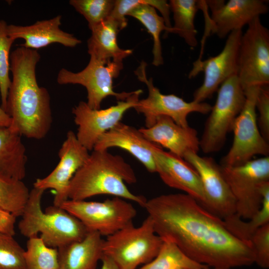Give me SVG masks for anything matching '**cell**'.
<instances>
[{
    "label": "cell",
    "instance_id": "cell-23",
    "mask_svg": "<svg viewBox=\"0 0 269 269\" xmlns=\"http://www.w3.org/2000/svg\"><path fill=\"white\" fill-rule=\"evenodd\" d=\"M102 237L89 231L81 240L58 248V269H95L103 256Z\"/></svg>",
    "mask_w": 269,
    "mask_h": 269
},
{
    "label": "cell",
    "instance_id": "cell-3",
    "mask_svg": "<svg viewBox=\"0 0 269 269\" xmlns=\"http://www.w3.org/2000/svg\"><path fill=\"white\" fill-rule=\"evenodd\" d=\"M136 181L133 168L122 156L108 150L94 149L72 178L68 199L85 200L96 195H109L143 208L147 199L133 193L126 185Z\"/></svg>",
    "mask_w": 269,
    "mask_h": 269
},
{
    "label": "cell",
    "instance_id": "cell-39",
    "mask_svg": "<svg viewBox=\"0 0 269 269\" xmlns=\"http://www.w3.org/2000/svg\"><path fill=\"white\" fill-rule=\"evenodd\" d=\"M4 22L5 21L3 20H0V29L1 28V26H2Z\"/></svg>",
    "mask_w": 269,
    "mask_h": 269
},
{
    "label": "cell",
    "instance_id": "cell-25",
    "mask_svg": "<svg viewBox=\"0 0 269 269\" xmlns=\"http://www.w3.org/2000/svg\"><path fill=\"white\" fill-rule=\"evenodd\" d=\"M21 135L0 127V175L22 180L26 175L27 156Z\"/></svg>",
    "mask_w": 269,
    "mask_h": 269
},
{
    "label": "cell",
    "instance_id": "cell-34",
    "mask_svg": "<svg viewBox=\"0 0 269 269\" xmlns=\"http://www.w3.org/2000/svg\"><path fill=\"white\" fill-rule=\"evenodd\" d=\"M252 243L255 263L260 267L267 269L269 268V223L258 229L252 236Z\"/></svg>",
    "mask_w": 269,
    "mask_h": 269
},
{
    "label": "cell",
    "instance_id": "cell-9",
    "mask_svg": "<svg viewBox=\"0 0 269 269\" xmlns=\"http://www.w3.org/2000/svg\"><path fill=\"white\" fill-rule=\"evenodd\" d=\"M260 87H252L244 90L245 103L233 126V142L222 158L221 165H239L256 155L269 156V142L261 134L257 123L256 102Z\"/></svg>",
    "mask_w": 269,
    "mask_h": 269
},
{
    "label": "cell",
    "instance_id": "cell-36",
    "mask_svg": "<svg viewBox=\"0 0 269 269\" xmlns=\"http://www.w3.org/2000/svg\"><path fill=\"white\" fill-rule=\"evenodd\" d=\"M16 218L11 213L0 208V234L13 236Z\"/></svg>",
    "mask_w": 269,
    "mask_h": 269
},
{
    "label": "cell",
    "instance_id": "cell-24",
    "mask_svg": "<svg viewBox=\"0 0 269 269\" xmlns=\"http://www.w3.org/2000/svg\"><path fill=\"white\" fill-rule=\"evenodd\" d=\"M120 30L118 22L110 17L91 29V35L87 41L90 57L102 61L123 62L132 54L133 50L124 49L119 46L117 36Z\"/></svg>",
    "mask_w": 269,
    "mask_h": 269
},
{
    "label": "cell",
    "instance_id": "cell-17",
    "mask_svg": "<svg viewBox=\"0 0 269 269\" xmlns=\"http://www.w3.org/2000/svg\"><path fill=\"white\" fill-rule=\"evenodd\" d=\"M212 14L205 13L210 32L224 38L232 31L242 30L254 19L269 10L267 1L263 0H206Z\"/></svg>",
    "mask_w": 269,
    "mask_h": 269
},
{
    "label": "cell",
    "instance_id": "cell-38",
    "mask_svg": "<svg viewBox=\"0 0 269 269\" xmlns=\"http://www.w3.org/2000/svg\"><path fill=\"white\" fill-rule=\"evenodd\" d=\"M11 123V118L0 106V127H8Z\"/></svg>",
    "mask_w": 269,
    "mask_h": 269
},
{
    "label": "cell",
    "instance_id": "cell-30",
    "mask_svg": "<svg viewBox=\"0 0 269 269\" xmlns=\"http://www.w3.org/2000/svg\"><path fill=\"white\" fill-rule=\"evenodd\" d=\"M24 257L27 269H58L57 249L49 247L38 236L28 238Z\"/></svg>",
    "mask_w": 269,
    "mask_h": 269
},
{
    "label": "cell",
    "instance_id": "cell-10",
    "mask_svg": "<svg viewBox=\"0 0 269 269\" xmlns=\"http://www.w3.org/2000/svg\"><path fill=\"white\" fill-rule=\"evenodd\" d=\"M248 25L241 39L237 75L244 91L269 84V31L260 17Z\"/></svg>",
    "mask_w": 269,
    "mask_h": 269
},
{
    "label": "cell",
    "instance_id": "cell-2",
    "mask_svg": "<svg viewBox=\"0 0 269 269\" xmlns=\"http://www.w3.org/2000/svg\"><path fill=\"white\" fill-rule=\"evenodd\" d=\"M40 58L37 50L21 45L11 52L12 79L5 110L11 118V130L35 139L45 137L52 122L50 95L36 80V67Z\"/></svg>",
    "mask_w": 269,
    "mask_h": 269
},
{
    "label": "cell",
    "instance_id": "cell-18",
    "mask_svg": "<svg viewBox=\"0 0 269 269\" xmlns=\"http://www.w3.org/2000/svg\"><path fill=\"white\" fill-rule=\"evenodd\" d=\"M153 156L157 173L168 186L180 190L205 206L206 198L199 175L183 158L156 145Z\"/></svg>",
    "mask_w": 269,
    "mask_h": 269
},
{
    "label": "cell",
    "instance_id": "cell-21",
    "mask_svg": "<svg viewBox=\"0 0 269 269\" xmlns=\"http://www.w3.org/2000/svg\"><path fill=\"white\" fill-rule=\"evenodd\" d=\"M61 18V15H58L49 19L37 21L30 25L7 24L5 31L14 40L24 39V42L21 46L34 50L55 43L69 47L81 43L80 40L60 28Z\"/></svg>",
    "mask_w": 269,
    "mask_h": 269
},
{
    "label": "cell",
    "instance_id": "cell-29",
    "mask_svg": "<svg viewBox=\"0 0 269 269\" xmlns=\"http://www.w3.org/2000/svg\"><path fill=\"white\" fill-rule=\"evenodd\" d=\"M29 191L22 180L0 175V208L16 217L21 216Z\"/></svg>",
    "mask_w": 269,
    "mask_h": 269
},
{
    "label": "cell",
    "instance_id": "cell-11",
    "mask_svg": "<svg viewBox=\"0 0 269 269\" xmlns=\"http://www.w3.org/2000/svg\"><path fill=\"white\" fill-rule=\"evenodd\" d=\"M146 63L142 61L134 71L138 79L144 83L148 89L147 97L139 100L134 109L144 117L145 128L151 127L157 118L166 116L182 127L189 126L187 117L191 113L207 114L210 112L212 106L205 102H190L174 94L165 95L154 86L152 78H147Z\"/></svg>",
    "mask_w": 269,
    "mask_h": 269
},
{
    "label": "cell",
    "instance_id": "cell-33",
    "mask_svg": "<svg viewBox=\"0 0 269 269\" xmlns=\"http://www.w3.org/2000/svg\"><path fill=\"white\" fill-rule=\"evenodd\" d=\"M24 253L13 236L0 234V269H27Z\"/></svg>",
    "mask_w": 269,
    "mask_h": 269
},
{
    "label": "cell",
    "instance_id": "cell-26",
    "mask_svg": "<svg viewBox=\"0 0 269 269\" xmlns=\"http://www.w3.org/2000/svg\"><path fill=\"white\" fill-rule=\"evenodd\" d=\"M261 192L262 196L261 207L247 221L236 214L223 219L229 231L241 240L250 241L252 236L258 229L269 223V181L262 184Z\"/></svg>",
    "mask_w": 269,
    "mask_h": 269
},
{
    "label": "cell",
    "instance_id": "cell-13",
    "mask_svg": "<svg viewBox=\"0 0 269 269\" xmlns=\"http://www.w3.org/2000/svg\"><path fill=\"white\" fill-rule=\"evenodd\" d=\"M143 91H134L125 100L105 109H92L81 101L72 109L74 122L78 127V141L89 151L93 150L100 137L121 122L126 112L134 108Z\"/></svg>",
    "mask_w": 269,
    "mask_h": 269
},
{
    "label": "cell",
    "instance_id": "cell-37",
    "mask_svg": "<svg viewBox=\"0 0 269 269\" xmlns=\"http://www.w3.org/2000/svg\"><path fill=\"white\" fill-rule=\"evenodd\" d=\"M101 261L102 264L100 269H119L115 262L105 255L103 254Z\"/></svg>",
    "mask_w": 269,
    "mask_h": 269
},
{
    "label": "cell",
    "instance_id": "cell-22",
    "mask_svg": "<svg viewBox=\"0 0 269 269\" xmlns=\"http://www.w3.org/2000/svg\"><path fill=\"white\" fill-rule=\"evenodd\" d=\"M136 5L127 15L138 20L152 36L153 41L152 64L159 66L163 64L160 35L163 31L170 33L172 27L169 2L165 0H136Z\"/></svg>",
    "mask_w": 269,
    "mask_h": 269
},
{
    "label": "cell",
    "instance_id": "cell-8",
    "mask_svg": "<svg viewBox=\"0 0 269 269\" xmlns=\"http://www.w3.org/2000/svg\"><path fill=\"white\" fill-rule=\"evenodd\" d=\"M220 166L235 200L236 214L243 220L251 219L261 207V186L269 181V156L239 165Z\"/></svg>",
    "mask_w": 269,
    "mask_h": 269
},
{
    "label": "cell",
    "instance_id": "cell-7",
    "mask_svg": "<svg viewBox=\"0 0 269 269\" xmlns=\"http://www.w3.org/2000/svg\"><path fill=\"white\" fill-rule=\"evenodd\" d=\"M61 208L78 219L88 231L108 237L133 224L136 210L128 200L114 197L104 201L68 199Z\"/></svg>",
    "mask_w": 269,
    "mask_h": 269
},
{
    "label": "cell",
    "instance_id": "cell-5",
    "mask_svg": "<svg viewBox=\"0 0 269 269\" xmlns=\"http://www.w3.org/2000/svg\"><path fill=\"white\" fill-rule=\"evenodd\" d=\"M162 243L147 216L140 226L133 224L107 237L103 254L110 258L119 269H137L156 257Z\"/></svg>",
    "mask_w": 269,
    "mask_h": 269
},
{
    "label": "cell",
    "instance_id": "cell-28",
    "mask_svg": "<svg viewBox=\"0 0 269 269\" xmlns=\"http://www.w3.org/2000/svg\"><path fill=\"white\" fill-rule=\"evenodd\" d=\"M208 267L188 257L174 243L163 240L156 257L137 269H201Z\"/></svg>",
    "mask_w": 269,
    "mask_h": 269
},
{
    "label": "cell",
    "instance_id": "cell-32",
    "mask_svg": "<svg viewBox=\"0 0 269 269\" xmlns=\"http://www.w3.org/2000/svg\"><path fill=\"white\" fill-rule=\"evenodd\" d=\"M7 23L5 21L0 29V94L1 107L5 111L8 89L11 83L10 71V50L14 40L6 33Z\"/></svg>",
    "mask_w": 269,
    "mask_h": 269
},
{
    "label": "cell",
    "instance_id": "cell-27",
    "mask_svg": "<svg viewBox=\"0 0 269 269\" xmlns=\"http://www.w3.org/2000/svg\"><path fill=\"white\" fill-rule=\"evenodd\" d=\"M169 4L174 20L171 33L178 35L190 47H196L198 41L194 18L199 9V0H170Z\"/></svg>",
    "mask_w": 269,
    "mask_h": 269
},
{
    "label": "cell",
    "instance_id": "cell-1",
    "mask_svg": "<svg viewBox=\"0 0 269 269\" xmlns=\"http://www.w3.org/2000/svg\"><path fill=\"white\" fill-rule=\"evenodd\" d=\"M143 208L155 232L174 243L193 261L213 269H233L255 264L251 241L239 239L224 220L186 193L160 195Z\"/></svg>",
    "mask_w": 269,
    "mask_h": 269
},
{
    "label": "cell",
    "instance_id": "cell-4",
    "mask_svg": "<svg viewBox=\"0 0 269 269\" xmlns=\"http://www.w3.org/2000/svg\"><path fill=\"white\" fill-rule=\"evenodd\" d=\"M44 192L35 187L30 191L18 223L20 233L28 238L40 234L47 246L56 249L83 239L89 231L76 217L54 205L42 210Z\"/></svg>",
    "mask_w": 269,
    "mask_h": 269
},
{
    "label": "cell",
    "instance_id": "cell-31",
    "mask_svg": "<svg viewBox=\"0 0 269 269\" xmlns=\"http://www.w3.org/2000/svg\"><path fill=\"white\" fill-rule=\"evenodd\" d=\"M115 0H70L69 4L82 15L91 30L108 18L111 13Z\"/></svg>",
    "mask_w": 269,
    "mask_h": 269
},
{
    "label": "cell",
    "instance_id": "cell-19",
    "mask_svg": "<svg viewBox=\"0 0 269 269\" xmlns=\"http://www.w3.org/2000/svg\"><path fill=\"white\" fill-rule=\"evenodd\" d=\"M139 130L148 141L182 158L188 152L198 153L200 148L195 129L180 126L166 116L157 118L151 127Z\"/></svg>",
    "mask_w": 269,
    "mask_h": 269
},
{
    "label": "cell",
    "instance_id": "cell-16",
    "mask_svg": "<svg viewBox=\"0 0 269 269\" xmlns=\"http://www.w3.org/2000/svg\"><path fill=\"white\" fill-rule=\"evenodd\" d=\"M77 139L76 134L69 131L58 152L59 162L47 176L38 178L34 187L54 190L53 205L60 207L68 199L70 181L77 171L88 159L90 153Z\"/></svg>",
    "mask_w": 269,
    "mask_h": 269
},
{
    "label": "cell",
    "instance_id": "cell-6",
    "mask_svg": "<svg viewBox=\"0 0 269 269\" xmlns=\"http://www.w3.org/2000/svg\"><path fill=\"white\" fill-rule=\"evenodd\" d=\"M217 92L216 102L199 139L200 148L206 153L218 152L224 146L227 135L232 131L246 100L244 91L237 75L225 81Z\"/></svg>",
    "mask_w": 269,
    "mask_h": 269
},
{
    "label": "cell",
    "instance_id": "cell-20",
    "mask_svg": "<svg viewBox=\"0 0 269 269\" xmlns=\"http://www.w3.org/2000/svg\"><path fill=\"white\" fill-rule=\"evenodd\" d=\"M156 145L148 141L139 129L121 122L100 137L93 150L120 148L134 157L148 172L155 173L153 150Z\"/></svg>",
    "mask_w": 269,
    "mask_h": 269
},
{
    "label": "cell",
    "instance_id": "cell-35",
    "mask_svg": "<svg viewBox=\"0 0 269 269\" xmlns=\"http://www.w3.org/2000/svg\"><path fill=\"white\" fill-rule=\"evenodd\" d=\"M256 110L259 117L257 120L260 132L264 138L269 142V85L260 88L256 102Z\"/></svg>",
    "mask_w": 269,
    "mask_h": 269
},
{
    "label": "cell",
    "instance_id": "cell-15",
    "mask_svg": "<svg viewBox=\"0 0 269 269\" xmlns=\"http://www.w3.org/2000/svg\"><path fill=\"white\" fill-rule=\"evenodd\" d=\"M197 172L202 184L205 206L222 219L236 214V202L219 165L211 157L188 152L183 158Z\"/></svg>",
    "mask_w": 269,
    "mask_h": 269
},
{
    "label": "cell",
    "instance_id": "cell-12",
    "mask_svg": "<svg viewBox=\"0 0 269 269\" xmlns=\"http://www.w3.org/2000/svg\"><path fill=\"white\" fill-rule=\"evenodd\" d=\"M123 68V62L113 60L102 61L90 57L87 66L75 73L65 68L59 71L57 82L59 84H79L87 92L88 106L100 109L102 101L109 96H114L118 101L127 99L133 91L118 93L113 89V82Z\"/></svg>",
    "mask_w": 269,
    "mask_h": 269
},
{
    "label": "cell",
    "instance_id": "cell-40",
    "mask_svg": "<svg viewBox=\"0 0 269 269\" xmlns=\"http://www.w3.org/2000/svg\"><path fill=\"white\" fill-rule=\"evenodd\" d=\"M201 269H213L209 267H206V268Z\"/></svg>",
    "mask_w": 269,
    "mask_h": 269
},
{
    "label": "cell",
    "instance_id": "cell-14",
    "mask_svg": "<svg viewBox=\"0 0 269 269\" xmlns=\"http://www.w3.org/2000/svg\"><path fill=\"white\" fill-rule=\"evenodd\" d=\"M242 34V30L231 32L220 53L193 63L189 78L194 77L201 71L204 73V78L202 84L194 92L193 101L203 102L211 98L225 81L237 75L239 50Z\"/></svg>",
    "mask_w": 269,
    "mask_h": 269
}]
</instances>
